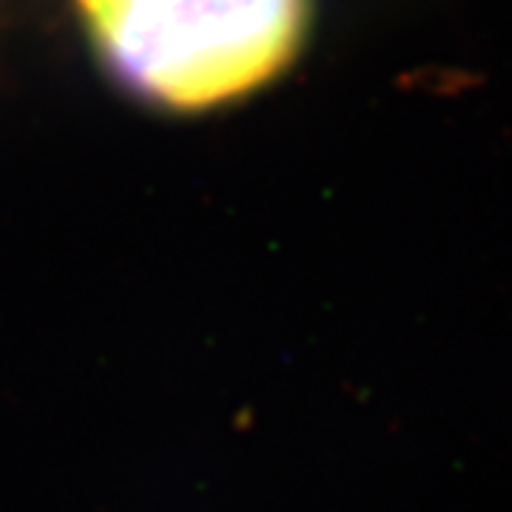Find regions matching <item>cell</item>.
Here are the masks:
<instances>
[{"label": "cell", "mask_w": 512, "mask_h": 512, "mask_svg": "<svg viewBox=\"0 0 512 512\" xmlns=\"http://www.w3.org/2000/svg\"><path fill=\"white\" fill-rule=\"evenodd\" d=\"M80 18L128 89L171 111L251 94L291 63L308 0H77Z\"/></svg>", "instance_id": "1"}]
</instances>
